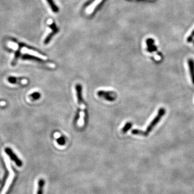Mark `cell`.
<instances>
[{
  "label": "cell",
  "mask_w": 194,
  "mask_h": 194,
  "mask_svg": "<svg viewBox=\"0 0 194 194\" xmlns=\"http://www.w3.org/2000/svg\"><path fill=\"white\" fill-rule=\"evenodd\" d=\"M166 110L164 108L161 107L159 109L156 116L154 117L152 121H151L150 124L148 125L145 131L143 132V136H147L149 134V133L156 126V125L160 121L162 118L164 116Z\"/></svg>",
  "instance_id": "7a4b0ae2"
},
{
  "label": "cell",
  "mask_w": 194,
  "mask_h": 194,
  "mask_svg": "<svg viewBox=\"0 0 194 194\" xmlns=\"http://www.w3.org/2000/svg\"><path fill=\"white\" fill-rule=\"evenodd\" d=\"M57 142L59 144V145L63 146L66 143V140L64 137H58L57 140Z\"/></svg>",
  "instance_id": "5bb4252c"
},
{
  "label": "cell",
  "mask_w": 194,
  "mask_h": 194,
  "mask_svg": "<svg viewBox=\"0 0 194 194\" xmlns=\"http://www.w3.org/2000/svg\"><path fill=\"white\" fill-rule=\"evenodd\" d=\"M132 133L133 135H143V131L138 129H134L132 131Z\"/></svg>",
  "instance_id": "9a60e30c"
},
{
  "label": "cell",
  "mask_w": 194,
  "mask_h": 194,
  "mask_svg": "<svg viewBox=\"0 0 194 194\" xmlns=\"http://www.w3.org/2000/svg\"><path fill=\"white\" fill-rule=\"evenodd\" d=\"M75 91H76V96L77 98V101H78V104L81 106V126H84L86 123V120H87V113L86 112L85 105L84 103L83 99L82 86L81 84H76Z\"/></svg>",
  "instance_id": "6da1fadb"
},
{
  "label": "cell",
  "mask_w": 194,
  "mask_h": 194,
  "mask_svg": "<svg viewBox=\"0 0 194 194\" xmlns=\"http://www.w3.org/2000/svg\"><path fill=\"white\" fill-rule=\"evenodd\" d=\"M193 45H194V43H193Z\"/></svg>",
  "instance_id": "d6986e66"
},
{
  "label": "cell",
  "mask_w": 194,
  "mask_h": 194,
  "mask_svg": "<svg viewBox=\"0 0 194 194\" xmlns=\"http://www.w3.org/2000/svg\"><path fill=\"white\" fill-rule=\"evenodd\" d=\"M8 81L9 83L13 84L20 83L24 84L27 83L28 81L27 79H21V78H17L13 77H10L8 78Z\"/></svg>",
  "instance_id": "30bf717a"
},
{
  "label": "cell",
  "mask_w": 194,
  "mask_h": 194,
  "mask_svg": "<svg viewBox=\"0 0 194 194\" xmlns=\"http://www.w3.org/2000/svg\"><path fill=\"white\" fill-rule=\"evenodd\" d=\"M194 39V29L192 31L191 34L189 35L187 39V42L188 43H191L192 42Z\"/></svg>",
  "instance_id": "e0dca14e"
},
{
  "label": "cell",
  "mask_w": 194,
  "mask_h": 194,
  "mask_svg": "<svg viewBox=\"0 0 194 194\" xmlns=\"http://www.w3.org/2000/svg\"><path fill=\"white\" fill-rule=\"evenodd\" d=\"M46 1L48 2V4L50 7H51L52 10L53 12L57 13L59 11V8L57 7V5L54 2V0H46Z\"/></svg>",
  "instance_id": "7c38bea8"
},
{
  "label": "cell",
  "mask_w": 194,
  "mask_h": 194,
  "mask_svg": "<svg viewBox=\"0 0 194 194\" xmlns=\"http://www.w3.org/2000/svg\"><path fill=\"white\" fill-rule=\"evenodd\" d=\"M37 190L36 192V194H43L44 187L45 185V181L43 178H40L37 183Z\"/></svg>",
  "instance_id": "8fae6325"
},
{
  "label": "cell",
  "mask_w": 194,
  "mask_h": 194,
  "mask_svg": "<svg viewBox=\"0 0 194 194\" xmlns=\"http://www.w3.org/2000/svg\"><path fill=\"white\" fill-rule=\"evenodd\" d=\"M30 97L33 100H38L40 97V94L38 92H34L31 94H30Z\"/></svg>",
  "instance_id": "2e32d148"
},
{
  "label": "cell",
  "mask_w": 194,
  "mask_h": 194,
  "mask_svg": "<svg viewBox=\"0 0 194 194\" xmlns=\"http://www.w3.org/2000/svg\"><path fill=\"white\" fill-rule=\"evenodd\" d=\"M147 44V50L149 53H152L153 52L157 51V46L155 45V41L153 38H149L146 40Z\"/></svg>",
  "instance_id": "ba28073f"
},
{
  "label": "cell",
  "mask_w": 194,
  "mask_h": 194,
  "mask_svg": "<svg viewBox=\"0 0 194 194\" xmlns=\"http://www.w3.org/2000/svg\"><path fill=\"white\" fill-rule=\"evenodd\" d=\"M97 95L98 97H100L101 98L106 100L108 101H113L116 100L117 97L116 94L114 92L105 90H100L98 91Z\"/></svg>",
  "instance_id": "277c9868"
},
{
  "label": "cell",
  "mask_w": 194,
  "mask_h": 194,
  "mask_svg": "<svg viewBox=\"0 0 194 194\" xmlns=\"http://www.w3.org/2000/svg\"><path fill=\"white\" fill-rule=\"evenodd\" d=\"M5 104V102L3 101H1L0 100V105H4Z\"/></svg>",
  "instance_id": "ac0fdd59"
},
{
  "label": "cell",
  "mask_w": 194,
  "mask_h": 194,
  "mask_svg": "<svg viewBox=\"0 0 194 194\" xmlns=\"http://www.w3.org/2000/svg\"><path fill=\"white\" fill-rule=\"evenodd\" d=\"M132 124L131 122H127L126 124H125V125L124 126V127L122 129V132L125 133L127 132H128L129 129H131V128L132 127Z\"/></svg>",
  "instance_id": "4fadbf2b"
},
{
  "label": "cell",
  "mask_w": 194,
  "mask_h": 194,
  "mask_svg": "<svg viewBox=\"0 0 194 194\" xmlns=\"http://www.w3.org/2000/svg\"><path fill=\"white\" fill-rule=\"evenodd\" d=\"M22 52H23V53L28 54L32 56L36 57L37 58L43 59V60L46 59V57L42 55V54H40L37 52L35 51V50H33L32 49H29V48H25V47H23V48H22Z\"/></svg>",
  "instance_id": "52a82bcc"
},
{
  "label": "cell",
  "mask_w": 194,
  "mask_h": 194,
  "mask_svg": "<svg viewBox=\"0 0 194 194\" xmlns=\"http://www.w3.org/2000/svg\"><path fill=\"white\" fill-rule=\"evenodd\" d=\"M5 152L10 156L11 159L15 162L16 165L19 167H21L22 166V162L19 160V157L16 156V154L13 153L12 150L10 148H7L5 149Z\"/></svg>",
  "instance_id": "8992f818"
},
{
  "label": "cell",
  "mask_w": 194,
  "mask_h": 194,
  "mask_svg": "<svg viewBox=\"0 0 194 194\" xmlns=\"http://www.w3.org/2000/svg\"><path fill=\"white\" fill-rule=\"evenodd\" d=\"M5 162L7 164V167L8 168V169L9 171V176H8V178L7 180V181L5 182V185L4 188L3 189L2 191L1 192V194H5L8 190V189L9 188L11 184L12 183L13 180L14 176H15V173L13 172V170L11 169V167L10 166V164L9 162L7 159H5Z\"/></svg>",
  "instance_id": "3957f363"
},
{
  "label": "cell",
  "mask_w": 194,
  "mask_h": 194,
  "mask_svg": "<svg viewBox=\"0 0 194 194\" xmlns=\"http://www.w3.org/2000/svg\"><path fill=\"white\" fill-rule=\"evenodd\" d=\"M189 70L190 75L192 83L194 85V60L192 58H189L188 60Z\"/></svg>",
  "instance_id": "9c48e42d"
},
{
  "label": "cell",
  "mask_w": 194,
  "mask_h": 194,
  "mask_svg": "<svg viewBox=\"0 0 194 194\" xmlns=\"http://www.w3.org/2000/svg\"><path fill=\"white\" fill-rule=\"evenodd\" d=\"M50 28L52 30V31H51V32L50 33L48 34V35L46 38V39L44 40V43L45 44H48L50 42V41L51 40L52 38L54 37V34H57V32L59 31V29H58V28L57 27L56 25L52 21L50 22Z\"/></svg>",
  "instance_id": "5b68a950"
}]
</instances>
